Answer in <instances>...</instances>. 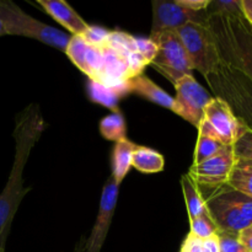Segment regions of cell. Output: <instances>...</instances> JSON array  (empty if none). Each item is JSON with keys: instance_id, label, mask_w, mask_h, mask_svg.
I'll use <instances>...</instances> for the list:
<instances>
[{"instance_id": "9a60e30c", "label": "cell", "mask_w": 252, "mask_h": 252, "mask_svg": "<svg viewBox=\"0 0 252 252\" xmlns=\"http://www.w3.org/2000/svg\"><path fill=\"white\" fill-rule=\"evenodd\" d=\"M135 148H137V144L130 142L127 138L115 143L112 155H111V171H112L111 177L117 184H122L132 167V159Z\"/></svg>"}, {"instance_id": "7c38bea8", "label": "cell", "mask_w": 252, "mask_h": 252, "mask_svg": "<svg viewBox=\"0 0 252 252\" xmlns=\"http://www.w3.org/2000/svg\"><path fill=\"white\" fill-rule=\"evenodd\" d=\"M153 5V24L150 34L164 31H177L192 21L207 19V10L193 12L179 4L177 0H155Z\"/></svg>"}, {"instance_id": "ba28073f", "label": "cell", "mask_w": 252, "mask_h": 252, "mask_svg": "<svg viewBox=\"0 0 252 252\" xmlns=\"http://www.w3.org/2000/svg\"><path fill=\"white\" fill-rule=\"evenodd\" d=\"M149 37L157 44V53L152 65L171 81L172 85L182 76L191 75L193 68L176 31L159 32Z\"/></svg>"}, {"instance_id": "ac0fdd59", "label": "cell", "mask_w": 252, "mask_h": 252, "mask_svg": "<svg viewBox=\"0 0 252 252\" xmlns=\"http://www.w3.org/2000/svg\"><path fill=\"white\" fill-rule=\"evenodd\" d=\"M100 133L105 139L111 142H120L127 134V125L122 113L118 110L103 117L100 122Z\"/></svg>"}, {"instance_id": "d6a6232c", "label": "cell", "mask_w": 252, "mask_h": 252, "mask_svg": "<svg viewBox=\"0 0 252 252\" xmlns=\"http://www.w3.org/2000/svg\"><path fill=\"white\" fill-rule=\"evenodd\" d=\"M0 252H5V248H2L1 245H0Z\"/></svg>"}, {"instance_id": "7a4b0ae2", "label": "cell", "mask_w": 252, "mask_h": 252, "mask_svg": "<svg viewBox=\"0 0 252 252\" xmlns=\"http://www.w3.org/2000/svg\"><path fill=\"white\" fill-rule=\"evenodd\" d=\"M208 15V14H207ZM220 62L239 71L252 84V26L244 16L208 15Z\"/></svg>"}, {"instance_id": "277c9868", "label": "cell", "mask_w": 252, "mask_h": 252, "mask_svg": "<svg viewBox=\"0 0 252 252\" xmlns=\"http://www.w3.org/2000/svg\"><path fill=\"white\" fill-rule=\"evenodd\" d=\"M204 199L209 216L218 230L238 235L241 230L252 225V198L250 197L229 186H223Z\"/></svg>"}, {"instance_id": "ffe728a7", "label": "cell", "mask_w": 252, "mask_h": 252, "mask_svg": "<svg viewBox=\"0 0 252 252\" xmlns=\"http://www.w3.org/2000/svg\"><path fill=\"white\" fill-rule=\"evenodd\" d=\"M127 93V89L108 88V86L101 85V84L95 83V81L89 83V94H90L91 100L103 106H107L110 108H113L115 111L117 108L120 98Z\"/></svg>"}, {"instance_id": "6da1fadb", "label": "cell", "mask_w": 252, "mask_h": 252, "mask_svg": "<svg viewBox=\"0 0 252 252\" xmlns=\"http://www.w3.org/2000/svg\"><path fill=\"white\" fill-rule=\"evenodd\" d=\"M46 129L38 105L27 106L17 115L14 129L15 157L9 180L0 193V245L5 248L12 220L30 189L24 187V169L30 154Z\"/></svg>"}, {"instance_id": "1f68e13d", "label": "cell", "mask_w": 252, "mask_h": 252, "mask_svg": "<svg viewBox=\"0 0 252 252\" xmlns=\"http://www.w3.org/2000/svg\"><path fill=\"white\" fill-rule=\"evenodd\" d=\"M1 36H6V34H5L4 25H2V21H1V19H0V37H1Z\"/></svg>"}, {"instance_id": "5bb4252c", "label": "cell", "mask_w": 252, "mask_h": 252, "mask_svg": "<svg viewBox=\"0 0 252 252\" xmlns=\"http://www.w3.org/2000/svg\"><path fill=\"white\" fill-rule=\"evenodd\" d=\"M128 93L137 94L140 97L150 101L153 103L167 108V110L175 112V100L170 96L166 91L162 90L159 85L150 80L148 76L139 75L130 79L127 83Z\"/></svg>"}, {"instance_id": "8fae6325", "label": "cell", "mask_w": 252, "mask_h": 252, "mask_svg": "<svg viewBox=\"0 0 252 252\" xmlns=\"http://www.w3.org/2000/svg\"><path fill=\"white\" fill-rule=\"evenodd\" d=\"M120 184L115 181L112 177H108L101 193L100 206H98L97 217L95 224L90 231V235L86 239L84 245H79L75 252H100L103 243L107 238L111 223H112L113 214L118 201V192Z\"/></svg>"}, {"instance_id": "30bf717a", "label": "cell", "mask_w": 252, "mask_h": 252, "mask_svg": "<svg viewBox=\"0 0 252 252\" xmlns=\"http://www.w3.org/2000/svg\"><path fill=\"white\" fill-rule=\"evenodd\" d=\"M176 97L175 100V113L198 127L206 106L212 100L206 89L193 78V75H185L175 84Z\"/></svg>"}, {"instance_id": "5b68a950", "label": "cell", "mask_w": 252, "mask_h": 252, "mask_svg": "<svg viewBox=\"0 0 252 252\" xmlns=\"http://www.w3.org/2000/svg\"><path fill=\"white\" fill-rule=\"evenodd\" d=\"M176 32L186 49L193 70H198L206 78H212L219 70L221 62L207 19L189 22Z\"/></svg>"}, {"instance_id": "f1b7e54d", "label": "cell", "mask_w": 252, "mask_h": 252, "mask_svg": "<svg viewBox=\"0 0 252 252\" xmlns=\"http://www.w3.org/2000/svg\"><path fill=\"white\" fill-rule=\"evenodd\" d=\"M238 239L246 252H252V225L241 230L238 234Z\"/></svg>"}, {"instance_id": "603a6c76", "label": "cell", "mask_w": 252, "mask_h": 252, "mask_svg": "<svg viewBox=\"0 0 252 252\" xmlns=\"http://www.w3.org/2000/svg\"><path fill=\"white\" fill-rule=\"evenodd\" d=\"M236 161L252 165V130L245 127L244 132L233 145Z\"/></svg>"}, {"instance_id": "d6986e66", "label": "cell", "mask_w": 252, "mask_h": 252, "mask_svg": "<svg viewBox=\"0 0 252 252\" xmlns=\"http://www.w3.org/2000/svg\"><path fill=\"white\" fill-rule=\"evenodd\" d=\"M226 186L252 198V165L236 161Z\"/></svg>"}, {"instance_id": "44dd1931", "label": "cell", "mask_w": 252, "mask_h": 252, "mask_svg": "<svg viewBox=\"0 0 252 252\" xmlns=\"http://www.w3.org/2000/svg\"><path fill=\"white\" fill-rule=\"evenodd\" d=\"M218 233V228L214 224L213 219L209 216V212L201 214L193 219H189V234L201 240L212 238Z\"/></svg>"}, {"instance_id": "52a82bcc", "label": "cell", "mask_w": 252, "mask_h": 252, "mask_svg": "<svg viewBox=\"0 0 252 252\" xmlns=\"http://www.w3.org/2000/svg\"><path fill=\"white\" fill-rule=\"evenodd\" d=\"M197 128L198 134L212 138L224 147H233L245 129V126L236 117L229 103L217 96L212 97L206 106Z\"/></svg>"}, {"instance_id": "e0dca14e", "label": "cell", "mask_w": 252, "mask_h": 252, "mask_svg": "<svg viewBox=\"0 0 252 252\" xmlns=\"http://www.w3.org/2000/svg\"><path fill=\"white\" fill-rule=\"evenodd\" d=\"M182 191H184L185 202H186L187 212H189V218L193 219L201 214L207 213L206 199L202 194L201 189L197 187V185L189 179L187 175H184L181 179Z\"/></svg>"}, {"instance_id": "484cf974", "label": "cell", "mask_w": 252, "mask_h": 252, "mask_svg": "<svg viewBox=\"0 0 252 252\" xmlns=\"http://www.w3.org/2000/svg\"><path fill=\"white\" fill-rule=\"evenodd\" d=\"M217 235H218L220 252H246L244 246L239 241L236 234H230L218 230Z\"/></svg>"}, {"instance_id": "83f0119b", "label": "cell", "mask_w": 252, "mask_h": 252, "mask_svg": "<svg viewBox=\"0 0 252 252\" xmlns=\"http://www.w3.org/2000/svg\"><path fill=\"white\" fill-rule=\"evenodd\" d=\"M180 5L193 12L206 11L208 9L211 0H177Z\"/></svg>"}, {"instance_id": "2e32d148", "label": "cell", "mask_w": 252, "mask_h": 252, "mask_svg": "<svg viewBox=\"0 0 252 252\" xmlns=\"http://www.w3.org/2000/svg\"><path fill=\"white\" fill-rule=\"evenodd\" d=\"M164 166V157L159 152L149 147L137 145L133 154L132 167L143 174H157V172H161Z\"/></svg>"}, {"instance_id": "4316f807", "label": "cell", "mask_w": 252, "mask_h": 252, "mask_svg": "<svg viewBox=\"0 0 252 252\" xmlns=\"http://www.w3.org/2000/svg\"><path fill=\"white\" fill-rule=\"evenodd\" d=\"M180 252H206L203 240L196 238L192 234H189L182 243Z\"/></svg>"}, {"instance_id": "4dcf8cb0", "label": "cell", "mask_w": 252, "mask_h": 252, "mask_svg": "<svg viewBox=\"0 0 252 252\" xmlns=\"http://www.w3.org/2000/svg\"><path fill=\"white\" fill-rule=\"evenodd\" d=\"M243 16L252 26V0H241Z\"/></svg>"}, {"instance_id": "cb8c5ba5", "label": "cell", "mask_w": 252, "mask_h": 252, "mask_svg": "<svg viewBox=\"0 0 252 252\" xmlns=\"http://www.w3.org/2000/svg\"><path fill=\"white\" fill-rule=\"evenodd\" d=\"M207 14L243 16L241 0H216V1H211L208 9H207Z\"/></svg>"}, {"instance_id": "d4e9b609", "label": "cell", "mask_w": 252, "mask_h": 252, "mask_svg": "<svg viewBox=\"0 0 252 252\" xmlns=\"http://www.w3.org/2000/svg\"><path fill=\"white\" fill-rule=\"evenodd\" d=\"M111 31L106 27L102 26H95V25H89L86 31L81 34L84 39L88 43L93 44V46H101V44L106 43V41L110 37Z\"/></svg>"}, {"instance_id": "7402d4cb", "label": "cell", "mask_w": 252, "mask_h": 252, "mask_svg": "<svg viewBox=\"0 0 252 252\" xmlns=\"http://www.w3.org/2000/svg\"><path fill=\"white\" fill-rule=\"evenodd\" d=\"M224 148L223 144H220L217 140L212 139V138L206 137V135L198 134L197 138L196 149L193 153V165L199 164V162L204 161V160L209 159L217 153L220 152Z\"/></svg>"}, {"instance_id": "4fadbf2b", "label": "cell", "mask_w": 252, "mask_h": 252, "mask_svg": "<svg viewBox=\"0 0 252 252\" xmlns=\"http://www.w3.org/2000/svg\"><path fill=\"white\" fill-rule=\"evenodd\" d=\"M37 4L44 12L68 30L71 36H81L89 27L85 20L64 0H38Z\"/></svg>"}, {"instance_id": "9c48e42d", "label": "cell", "mask_w": 252, "mask_h": 252, "mask_svg": "<svg viewBox=\"0 0 252 252\" xmlns=\"http://www.w3.org/2000/svg\"><path fill=\"white\" fill-rule=\"evenodd\" d=\"M236 164L233 147L223 149L209 159L189 167L187 176L197 185L199 189H217L225 186L229 176Z\"/></svg>"}, {"instance_id": "3957f363", "label": "cell", "mask_w": 252, "mask_h": 252, "mask_svg": "<svg viewBox=\"0 0 252 252\" xmlns=\"http://www.w3.org/2000/svg\"><path fill=\"white\" fill-rule=\"evenodd\" d=\"M0 19L4 25L5 34L36 39L62 52H65L71 38V34L43 24L9 0H0Z\"/></svg>"}, {"instance_id": "f546056e", "label": "cell", "mask_w": 252, "mask_h": 252, "mask_svg": "<svg viewBox=\"0 0 252 252\" xmlns=\"http://www.w3.org/2000/svg\"><path fill=\"white\" fill-rule=\"evenodd\" d=\"M203 245L204 249H206V252H220L218 235L217 234L214 236H212V238L203 240Z\"/></svg>"}, {"instance_id": "8992f818", "label": "cell", "mask_w": 252, "mask_h": 252, "mask_svg": "<svg viewBox=\"0 0 252 252\" xmlns=\"http://www.w3.org/2000/svg\"><path fill=\"white\" fill-rule=\"evenodd\" d=\"M213 88L231 107L236 117L252 130V84L239 71L221 64L219 70L208 79Z\"/></svg>"}]
</instances>
